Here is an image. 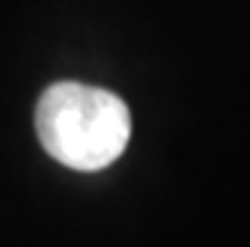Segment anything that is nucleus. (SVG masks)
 <instances>
[{"label": "nucleus", "instance_id": "obj_1", "mask_svg": "<svg viewBox=\"0 0 250 247\" xmlns=\"http://www.w3.org/2000/svg\"><path fill=\"white\" fill-rule=\"evenodd\" d=\"M36 137L62 167L96 173L125 152L131 137V113L107 89L62 81L39 96Z\"/></svg>", "mask_w": 250, "mask_h": 247}]
</instances>
